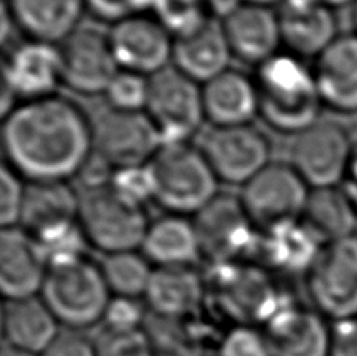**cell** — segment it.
Listing matches in <instances>:
<instances>
[{
	"mask_svg": "<svg viewBox=\"0 0 357 356\" xmlns=\"http://www.w3.org/2000/svg\"><path fill=\"white\" fill-rule=\"evenodd\" d=\"M202 154L218 181L243 187L270 165V143L251 124L213 127L202 140Z\"/></svg>",
	"mask_w": 357,
	"mask_h": 356,
	"instance_id": "cell-12",
	"label": "cell"
},
{
	"mask_svg": "<svg viewBox=\"0 0 357 356\" xmlns=\"http://www.w3.org/2000/svg\"><path fill=\"white\" fill-rule=\"evenodd\" d=\"M201 258L212 265L237 264L260 250L257 228L248 217L240 198L218 195L195 215Z\"/></svg>",
	"mask_w": 357,
	"mask_h": 356,
	"instance_id": "cell-9",
	"label": "cell"
},
{
	"mask_svg": "<svg viewBox=\"0 0 357 356\" xmlns=\"http://www.w3.org/2000/svg\"><path fill=\"white\" fill-rule=\"evenodd\" d=\"M41 298L61 328L82 332L104 320L112 292L100 265L80 258L49 265Z\"/></svg>",
	"mask_w": 357,
	"mask_h": 356,
	"instance_id": "cell-4",
	"label": "cell"
},
{
	"mask_svg": "<svg viewBox=\"0 0 357 356\" xmlns=\"http://www.w3.org/2000/svg\"><path fill=\"white\" fill-rule=\"evenodd\" d=\"M110 186L121 196H124L126 200L135 202L138 206H144L146 201L154 200L148 165L114 170Z\"/></svg>",
	"mask_w": 357,
	"mask_h": 356,
	"instance_id": "cell-35",
	"label": "cell"
},
{
	"mask_svg": "<svg viewBox=\"0 0 357 356\" xmlns=\"http://www.w3.org/2000/svg\"><path fill=\"white\" fill-rule=\"evenodd\" d=\"M232 57L221 22L212 17L202 27L174 40V68L199 85L227 71Z\"/></svg>",
	"mask_w": 357,
	"mask_h": 356,
	"instance_id": "cell-23",
	"label": "cell"
},
{
	"mask_svg": "<svg viewBox=\"0 0 357 356\" xmlns=\"http://www.w3.org/2000/svg\"><path fill=\"white\" fill-rule=\"evenodd\" d=\"M202 103L213 127L246 126L259 115L254 79L231 68L202 85Z\"/></svg>",
	"mask_w": 357,
	"mask_h": 356,
	"instance_id": "cell-24",
	"label": "cell"
},
{
	"mask_svg": "<svg viewBox=\"0 0 357 356\" xmlns=\"http://www.w3.org/2000/svg\"><path fill=\"white\" fill-rule=\"evenodd\" d=\"M40 356H98L94 339L79 329L61 328L56 338Z\"/></svg>",
	"mask_w": 357,
	"mask_h": 356,
	"instance_id": "cell-38",
	"label": "cell"
},
{
	"mask_svg": "<svg viewBox=\"0 0 357 356\" xmlns=\"http://www.w3.org/2000/svg\"><path fill=\"white\" fill-rule=\"evenodd\" d=\"M310 187L291 165L270 163L245 184L240 201L260 234L301 221Z\"/></svg>",
	"mask_w": 357,
	"mask_h": 356,
	"instance_id": "cell-6",
	"label": "cell"
},
{
	"mask_svg": "<svg viewBox=\"0 0 357 356\" xmlns=\"http://www.w3.org/2000/svg\"><path fill=\"white\" fill-rule=\"evenodd\" d=\"M91 124L94 152L114 170L148 165L163 144L160 133L144 112L108 109Z\"/></svg>",
	"mask_w": 357,
	"mask_h": 356,
	"instance_id": "cell-11",
	"label": "cell"
},
{
	"mask_svg": "<svg viewBox=\"0 0 357 356\" xmlns=\"http://www.w3.org/2000/svg\"><path fill=\"white\" fill-rule=\"evenodd\" d=\"M354 144L340 124L317 121L295 137L290 165L310 188L342 186Z\"/></svg>",
	"mask_w": 357,
	"mask_h": 356,
	"instance_id": "cell-10",
	"label": "cell"
},
{
	"mask_svg": "<svg viewBox=\"0 0 357 356\" xmlns=\"http://www.w3.org/2000/svg\"><path fill=\"white\" fill-rule=\"evenodd\" d=\"M314 71L323 105L357 113V34L339 35L317 57Z\"/></svg>",
	"mask_w": 357,
	"mask_h": 356,
	"instance_id": "cell-20",
	"label": "cell"
},
{
	"mask_svg": "<svg viewBox=\"0 0 357 356\" xmlns=\"http://www.w3.org/2000/svg\"><path fill=\"white\" fill-rule=\"evenodd\" d=\"M149 223L144 207L126 200L112 186L80 193L79 225L89 246L104 254L142 248Z\"/></svg>",
	"mask_w": 357,
	"mask_h": 356,
	"instance_id": "cell-5",
	"label": "cell"
},
{
	"mask_svg": "<svg viewBox=\"0 0 357 356\" xmlns=\"http://www.w3.org/2000/svg\"><path fill=\"white\" fill-rule=\"evenodd\" d=\"M155 0H86V10L100 21L112 25L126 19L148 15Z\"/></svg>",
	"mask_w": 357,
	"mask_h": 356,
	"instance_id": "cell-37",
	"label": "cell"
},
{
	"mask_svg": "<svg viewBox=\"0 0 357 356\" xmlns=\"http://www.w3.org/2000/svg\"><path fill=\"white\" fill-rule=\"evenodd\" d=\"M204 283L191 267H154L144 300L162 319L177 320L201 306Z\"/></svg>",
	"mask_w": 357,
	"mask_h": 356,
	"instance_id": "cell-26",
	"label": "cell"
},
{
	"mask_svg": "<svg viewBox=\"0 0 357 356\" xmlns=\"http://www.w3.org/2000/svg\"><path fill=\"white\" fill-rule=\"evenodd\" d=\"M323 245L298 221L262 234L260 251L273 269L285 273H307Z\"/></svg>",
	"mask_w": 357,
	"mask_h": 356,
	"instance_id": "cell-29",
	"label": "cell"
},
{
	"mask_svg": "<svg viewBox=\"0 0 357 356\" xmlns=\"http://www.w3.org/2000/svg\"><path fill=\"white\" fill-rule=\"evenodd\" d=\"M240 2L245 3H252V5H260V6H268V8H273L276 5H282L284 0H240Z\"/></svg>",
	"mask_w": 357,
	"mask_h": 356,
	"instance_id": "cell-44",
	"label": "cell"
},
{
	"mask_svg": "<svg viewBox=\"0 0 357 356\" xmlns=\"http://www.w3.org/2000/svg\"><path fill=\"white\" fill-rule=\"evenodd\" d=\"M80 195L68 182H29L19 228L36 240L79 223Z\"/></svg>",
	"mask_w": 357,
	"mask_h": 356,
	"instance_id": "cell-21",
	"label": "cell"
},
{
	"mask_svg": "<svg viewBox=\"0 0 357 356\" xmlns=\"http://www.w3.org/2000/svg\"><path fill=\"white\" fill-rule=\"evenodd\" d=\"M100 270L112 297L138 300L146 295L154 267L143 253L132 250L105 254Z\"/></svg>",
	"mask_w": 357,
	"mask_h": 356,
	"instance_id": "cell-30",
	"label": "cell"
},
{
	"mask_svg": "<svg viewBox=\"0 0 357 356\" xmlns=\"http://www.w3.org/2000/svg\"><path fill=\"white\" fill-rule=\"evenodd\" d=\"M234 57L259 66L278 55L282 38L278 11L268 6L240 2L221 19Z\"/></svg>",
	"mask_w": 357,
	"mask_h": 356,
	"instance_id": "cell-17",
	"label": "cell"
},
{
	"mask_svg": "<svg viewBox=\"0 0 357 356\" xmlns=\"http://www.w3.org/2000/svg\"><path fill=\"white\" fill-rule=\"evenodd\" d=\"M340 187L343 188V192L348 195V198L351 200L357 211V143L354 144L351 161H349L348 170L345 173V177H343Z\"/></svg>",
	"mask_w": 357,
	"mask_h": 356,
	"instance_id": "cell-41",
	"label": "cell"
},
{
	"mask_svg": "<svg viewBox=\"0 0 357 356\" xmlns=\"http://www.w3.org/2000/svg\"><path fill=\"white\" fill-rule=\"evenodd\" d=\"M305 285L315 311L334 322L357 317V237L324 245Z\"/></svg>",
	"mask_w": 357,
	"mask_h": 356,
	"instance_id": "cell-7",
	"label": "cell"
},
{
	"mask_svg": "<svg viewBox=\"0 0 357 356\" xmlns=\"http://www.w3.org/2000/svg\"><path fill=\"white\" fill-rule=\"evenodd\" d=\"M149 77L119 69L104 91L108 109L119 112H144L148 104Z\"/></svg>",
	"mask_w": 357,
	"mask_h": 356,
	"instance_id": "cell-32",
	"label": "cell"
},
{
	"mask_svg": "<svg viewBox=\"0 0 357 356\" xmlns=\"http://www.w3.org/2000/svg\"><path fill=\"white\" fill-rule=\"evenodd\" d=\"M206 2H213V0H206Z\"/></svg>",
	"mask_w": 357,
	"mask_h": 356,
	"instance_id": "cell-46",
	"label": "cell"
},
{
	"mask_svg": "<svg viewBox=\"0 0 357 356\" xmlns=\"http://www.w3.org/2000/svg\"><path fill=\"white\" fill-rule=\"evenodd\" d=\"M29 182L15 170L3 163L0 173V223L5 228H16L21 223Z\"/></svg>",
	"mask_w": 357,
	"mask_h": 356,
	"instance_id": "cell-34",
	"label": "cell"
},
{
	"mask_svg": "<svg viewBox=\"0 0 357 356\" xmlns=\"http://www.w3.org/2000/svg\"><path fill=\"white\" fill-rule=\"evenodd\" d=\"M353 6H354V8H353V21H354V27H356V34H357V0H356V3Z\"/></svg>",
	"mask_w": 357,
	"mask_h": 356,
	"instance_id": "cell-45",
	"label": "cell"
},
{
	"mask_svg": "<svg viewBox=\"0 0 357 356\" xmlns=\"http://www.w3.org/2000/svg\"><path fill=\"white\" fill-rule=\"evenodd\" d=\"M102 322H104V327L114 329L143 328V311L138 304V300L112 297V302L108 304Z\"/></svg>",
	"mask_w": 357,
	"mask_h": 356,
	"instance_id": "cell-39",
	"label": "cell"
},
{
	"mask_svg": "<svg viewBox=\"0 0 357 356\" xmlns=\"http://www.w3.org/2000/svg\"><path fill=\"white\" fill-rule=\"evenodd\" d=\"M2 148L27 182H68L93 156V124L59 94L22 101L2 118Z\"/></svg>",
	"mask_w": 357,
	"mask_h": 356,
	"instance_id": "cell-1",
	"label": "cell"
},
{
	"mask_svg": "<svg viewBox=\"0 0 357 356\" xmlns=\"http://www.w3.org/2000/svg\"><path fill=\"white\" fill-rule=\"evenodd\" d=\"M49 270L38 242L22 228H5L0 234V289L5 300L41 295Z\"/></svg>",
	"mask_w": 357,
	"mask_h": 356,
	"instance_id": "cell-16",
	"label": "cell"
},
{
	"mask_svg": "<svg viewBox=\"0 0 357 356\" xmlns=\"http://www.w3.org/2000/svg\"><path fill=\"white\" fill-rule=\"evenodd\" d=\"M16 29L31 41L59 46L79 29L86 0H3Z\"/></svg>",
	"mask_w": 357,
	"mask_h": 356,
	"instance_id": "cell-22",
	"label": "cell"
},
{
	"mask_svg": "<svg viewBox=\"0 0 357 356\" xmlns=\"http://www.w3.org/2000/svg\"><path fill=\"white\" fill-rule=\"evenodd\" d=\"M206 6V0H155L152 16L176 40L202 27L208 21Z\"/></svg>",
	"mask_w": 357,
	"mask_h": 356,
	"instance_id": "cell-31",
	"label": "cell"
},
{
	"mask_svg": "<svg viewBox=\"0 0 357 356\" xmlns=\"http://www.w3.org/2000/svg\"><path fill=\"white\" fill-rule=\"evenodd\" d=\"M318 2L329 6V8H342V6H347V5H354L356 0H318Z\"/></svg>",
	"mask_w": 357,
	"mask_h": 356,
	"instance_id": "cell-43",
	"label": "cell"
},
{
	"mask_svg": "<svg viewBox=\"0 0 357 356\" xmlns=\"http://www.w3.org/2000/svg\"><path fill=\"white\" fill-rule=\"evenodd\" d=\"M265 323L273 356L331 355V328L315 309L280 306Z\"/></svg>",
	"mask_w": 357,
	"mask_h": 356,
	"instance_id": "cell-19",
	"label": "cell"
},
{
	"mask_svg": "<svg viewBox=\"0 0 357 356\" xmlns=\"http://www.w3.org/2000/svg\"><path fill=\"white\" fill-rule=\"evenodd\" d=\"M110 44L119 69L152 77L173 60L174 38L154 16L142 15L112 25Z\"/></svg>",
	"mask_w": 357,
	"mask_h": 356,
	"instance_id": "cell-14",
	"label": "cell"
},
{
	"mask_svg": "<svg viewBox=\"0 0 357 356\" xmlns=\"http://www.w3.org/2000/svg\"><path fill=\"white\" fill-rule=\"evenodd\" d=\"M329 356H357V317L334 322Z\"/></svg>",
	"mask_w": 357,
	"mask_h": 356,
	"instance_id": "cell-40",
	"label": "cell"
},
{
	"mask_svg": "<svg viewBox=\"0 0 357 356\" xmlns=\"http://www.w3.org/2000/svg\"><path fill=\"white\" fill-rule=\"evenodd\" d=\"M278 16L282 44L301 60H315L340 35L334 10L318 0H284Z\"/></svg>",
	"mask_w": 357,
	"mask_h": 356,
	"instance_id": "cell-18",
	"label": "cell"
},
{
	"mask_svg": "<svg viewBox=\"0 0 357 356\" xmlns=\"http://www.w3.org/2000/svg\"><path fill=\"white\" fill-rule=\"evenodd\" d=\"M98 356H154L151 336L143 328L114 329L102 328L94 339Z\"/></svg>",
	"mask_w": 357,
	"mask_h": 356,
	"instance_id": "cell-33",
	"label": "cell"
},
{
	"mask_svg": "<svg viewBox=\"0 0 357 356\" xmlns=\"http://www.w3.org/2000/svg\"><path fill=\"white\" fill-rule=\"evenodd\" d=\"M2 79L11 85L21 103L55 96L63 85L59 46L31 40L19 44L3 60Z\"/></svg>",
	"mask_w": 357,
	"mask_h": 356,
	"instance_id": "cell-15",
	"label": "cell"
},
{
	"mask_svg": "<svg viewBox=\"0 0 357 356\" xmlns=\"http://www.w3.org/2000/svg\"><path fill=\"white\" fill-rule=\"evenodd\" d=\"M63 85L80 94H104L119 71L110 38L96 29L79 27L59 44Z\"/></svg>",
	"mask_w": 357,
	"mask_h": 356,
	"instance_id": "cell-13",
	"label": "cell"
},
{
	"mask_svg": "<svg viewBox=\"0 0 357 356\" xmlns=\"http://www.w3.org/2000/svg\"><path fill=\"white\" fill-rule=\"evenodd\" d=\"M154 201L168 214L196 215L218 196L215 176L201 148L165 143L148 163Z\"/></svg>",
	"mask_w": 357,
	"mask_h": 356,
	"instance_id": "cell-3",
	"label": "cell"
},
{
	"mask_svg": "<svg viewBox=\"0 0 357 356\" xmlns=\"http://www.w3.org/2000/svg\"><path fill=\"white\" fill-rule=\"evenodd\" d=\"M220 356H273L265 333L241 325L231 329L222 339Z\"/></svg>",
	"mask_w": 357,
	"mask_h": 356,
	"instance_id": "cell-36",
	"label": "cell"
},
{
	"mask_svg": "<svg viewBox=\"0 0 357 356\" xmlns=\"http://www.w3.org/2000/svg\"><path fill=\"white\" fill-rule=\"evenodd\" d=\"M2 329L5 346L41 355L60 333L61 325L38 295L5 300Z\"/></svg>",
	"mask_w": 357,
	"mask_h": 356,
	"instance_id": "cell-25",
	"label": "cell"
},
{
	"mask_svg": "<svg viewBox=\"0 0 357 356\" xmlns=\"http://www.w3.org/2000/svg\"><path fill=\"white\" fill-rule=\"evenodd\" d=\"M259 115L274 131L298 135L320 121L323 101L312 69L291 54H278L254 75Z\"/></svg>",
	"mask_w": 357,
	"mask_h": 356,
	"instance_id": "cell-2",
	"label": "cell"
},
{
	"mask_svg": "<svg viewBox=\"0 0 357 356\" xmlns=\"http://www.w3.org/2000/svg\"><path fill=\"white\" fill-rule=\"evenodd\" d=\"M0 356H40V355H35V353H30V352H24V350H19V348L10 347V346H3V348H2V353H0Z\"/></svg>",
	"mask_w": 357,
	"mask_h": 356,
	"instance_id": "cell-42",
	"label": "cell"
},
{
	"mask_svg": "<svg viewBox=\"0 0 357 356\" xmlns=\"http://www.w3.org/2000/svg\"><path fill=\"white\" fill-rule=\"evenodd\" d=\"M142 253L154 267H190L201 258L195 223L174 214L151 221Z\"/></svg>",
	"mask_w": 357,
	"mask_h": 356,
	"instance_id": "cell-28",
	"label": "cell"
},
{
	"mask_svg": "<svg viewBox=\"0 0 357 356\" xmlns=\"http://www.w3.org/2000/svg\"><path fill=\"white\" fill-rule=\"evenodd\" d=\"M301 223L324 246L354 237L357 211L340 186L310 188Z\"/></svg>",
	"mask_w": 357,
	"mask_h": 356,
	"instance_id": "cell-27",
	"label": "cell"
},
{
	"mask_svg": "<svg viewBox=\"0 0 357 356\" xmlns=\"http://www.w3.org/2000/svg\"><path fill=\"white\" fill-rule=\"evenodd\" d=\"M146 115L165 143H187L206 119L202 85L174 66L149 77Z\"/></svg>",
	"mask_w": 357,
	"mask_h": 356,
	"instance_id": "cell-8",
	"label": "cell"
}]
</instances>
